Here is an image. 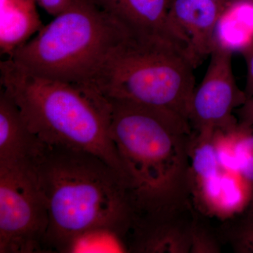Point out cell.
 Returning <instances> with one entry per match:
<instances>
[{
    "label": "cell",
    "instance_id": "obj_1",
    "mask_svg": "<svg viewBox=\"0 0 253 253\" xmlns=\"http://www.w3.org/2000/svg\"><path fill=\"white\" fill-rule=\"evenodd\" d=\"M108 101L110 135L130 183L133 219L166 222L193 214L189 121L168 110Z\"/></svg>",
    "mask_w": 253,
    "mask_h": 253
},
{
    "label": "cell",
    "instance_id": "obj_2",
    "mask_svg": "<svg viewBox=\"0 0 253 253\" xmlns=\"http://www.w3.org/2000/svg\"><path fill=\"white\" fill-rule=\"evenodd\" d=\"M34 166L49 211L46 253H61L75 236L96 228L126 239L133 211L123 173L91 153L44 142Z\"/></svg>",
    "mask_w": 253,
    "mask_h": 253
},
{
    "label": "cell",
    "instance_id": "obj_3",
    "mask_svg": "<svg viewBox=\"0 0 253 253\" xmlns=\"http://www.w3.org/2000/svg\"><path fill=\"white\" fill-rule=\"evenodd\" d=\"M0 83L42 141L96 155L129 181L110 135L109 101L94 88L36 76L8 58L0 63Z\"/></svg>",
    "mask_w": 253,
    "mask_h": 253
},
{
    "label": "cell",
    "instance_id": "obj_4",
    "mask_svg": "<svg viewBox=\"0 0 253 253\" xmlns=\"http://www.w3.org/2000/svg\"><path fill=\"white\" fill-rule=\"evenodd\" d=\"M194 69L172 42L126 32L105 60L91 87L106 99L168 110L188 120L196 88Z\"/></svg>",
    "mask_w": 253,
    "mask_h": 253
},
{
    "label": "cell",
    "instance_id": "obj_5",
    "mask_svg": "<svg viewBox=\"0 0 253 253\" xmlns=\"http://www.w3.org/2000/svg\"><path fill=\"white\" fill-rule=\"evenodd\" d=\"M126 33L94 0H73L67 9L7 58L36 76L91 86Z\"/></svg>",
    "mask_w": 253,
    "mask_h": 253
},
{
    "label": "cell",
    "instance_id": "obj_6",
    "mask_svg": "<svg viewBox=\"0 0 253 253\" xmlns=\"http://www.w3.org/2000/svg\"><path fill=\"white\" fill-rule=\"evenodd\" d=\"M49 223L34 165L0 164V253H46Z\"/></svg>",
    "mask_w": 253,
    "mask_h": 253
},
{
    "label": "cell",
    "instance_id": "obj_7",
    "mask_svg": "<svg viewBox=\"0 0 253 253\" xmlns=\"http://www.w3.org/2000/svg\"><path fill=\"white\" fill-rule=\"evenodd\" d=\"M232 53L214 49L204 79L196 86L190 102L188 121L197 133L226 131L238 124L235 111L247 99L236 83Z\"/></svg>",
    "mask_w": 253,
    "mask_h": 253
},
{
    "label": "cell",
    "instance_id": "obj_8",
    "mask_svg": "<svg viewBox=\"0 0 253 253\" xmlns=\"http://www.w3.org/2000/svg\"><path fill=\"white\" fill-rule=\"evenodd\" d=\"M224 6L213 0H170L169 33L194 68L215 49L214 32Z\"/></svg>",
    "mask_w": 253,
    "mask_h": 253
},
{
    "label": "cell",
    "instance_id": "obj_9",
    "mask_svg": "<svg viewBox=\"0 0 253 253\" xmlns=\"http://www.w3.org/2000/svg\"><path fill=\"white\" fill-rule=\"evenodd\" d=\"M214 133L193 131L190 145V188L194 209L212 219L215 215L226 170L218 158Z\"/></svg>",
    "mask_w": 253,
    "mask_h": 253
},
{
    "label": "cell",
    "instance_id": "obj_10",
    "mask_svg": "<svg viewBox=\"0 0 253 253\" xmlns=\"http://www.w3.org/2000/svg\"><path fill=\"white\" fill-rule=\"evenodd\" d=\"M94 1L105 13L129 34L165 38L179 47L168 28V15L170 0Z\"/></svg>",
    "mask_w": 253,
    "mask_h": 253
},
{
    "label": "cell",
    "instance_id": "obj_11",
    "mask_svg": "<svg viewBox=\"0 0 253 253\" xmlns=\"http://www.w3.org/2000/svg\"><path fill=\"white\" fill-rule=\"evenodd\" d=\"M43 142L23 121L13 100L0 90V164L33 165Z\"/></svg>",
    "mask_w": 253,
    "mask_h": 253
},
{
    "label": "cell",
    "instance_id": "obj_12",
    "mask_svg": "<svg viewBox=\"0 0 253 253\" xmlns=\"http://www.w3.org/2000/svg\"><path fill=\"white\" fill-rule=\"evenodd\" d=\"M36 0H0V51L9 57L43 27Z\"/></svg>",
    "mask_w": 253,
    "mask_h": 253
},
{
    "label": "cell",
    "instance_id": "obj_13",
    "mask_svg": "<svg viewBox=\"0 0 253 253\" xmlns=\"http://www.w3.org/2000/svg\"><path fill=\"white\" fill-rule=\"evenodd\" d=\"M215 49L244 54L253 47V0H231L223 8L214 32Z\"/></svg>",
    "mask_w": 253,
    "mask_h": 253
},
{
    "label": "cell",
    "instance_id": "obj_14",
    "mask_svg": "<svg viewBox=\"0 0 253 253\" xmlns=\"http://www.w3.org/2000/svg\"><path fill=\"white\" fill-rule=\"evenodd\" d=\"M61 253H127V251L122 234L108 228H96L75 236Z\"/></svg>",
    "mask_w": 253,
    "mask_h": 253
},
{
    "label": "cell",
    "instance_id": "obj_15",
    "mask_svg": "<svg viewBox=\"0 0 253 253\" xmlns=\"http://www.w3.org/2000/svg\"><path fill=\"white\" fill-rule=\"evenodd\" d=\"M217 229L223 246L237 253H253V206L220 221Z\"/></svg>",
    "mask_w": 253,
    "mask_h": 253
},
{
    "label": "cell",
    "instance_id": "obj_16",
    "mask_svg": "<svg viewBox=\"0 0 253 253\" xmlns=\"http://www.w3.org/2000/svg\"><path fill=\"white\" fill-rule=\"evenodd\" d=\"M226 134L232 151L234 172L244 179L253 193V126L239 123L226 131Z\"/></svg>",
    "mask_w": 253,
    "mask_h": 253
},
{
    "label": "cell",
    "instance_id": "obj_17",
    "mask_svg": "<svg viewBox=\"0 0 253 253\" xmlns=\"http://www.w3.org/2000/svg\"><path fill=\"white\" fill-rule=\"evenodd\" d=\"M211 218L196 211L193 224L191 253H219L221 243L217 226L212 225Z\"/></svg>",
    "mask_w": 253,
    "mask_h": 253
},
{
    "label": "cell",
    "instance_id": "obj_18",
    "mask_svg": "<svg viewBox=\"0 0 253 253\" xmlns=\"http://www.w3.org/2000/svg\"><path fill=\"white\" fill-rule=\"evenodd\" d=\"M72 1L73 0H36L38 5L54 17L67 9Z\"/></svg>",
    "mask_w": 253,
    "mask_h": 253
},
{
    "label": "cell",
    "instance_id": "obj_19",
    "mask_svg": "<svg viewBox=\"0 0 253 253\" xmlns=\"http://www.w3.org/2000/svg\"><path fill=\"white\" fill-rule=\"evenodd\" d=\"M235 116L241 124L253 126V96L248 98L244 104L236 110Z\"/></svg>",
    "mask_w": 253,
    "mask_h": 253
},
{
    "label": "cell",
    "instance_id": "obj_20",
    "mask_svg": "<svg viewBox=\"0 0 253 253\" xmlns=\"http://www.w3.org/2000/svg\"><path fill=\"white\" fill-rule=\"evenodd\" d=\"M243 55L247 65V78L244 91L248 99L253 96V47Z\"/></svg>",
    "mask_w": 253,
    "mask_h": 253
},
{
    "label": "cell",
    "instance_id": "obj_21",
    "mask_svg": "<svg viewBox=\"0 0 253 253\" xmlns=\"http://www.w3.org/2000/svg\"><path fill=\"white\" fill-rule=\"evenodd\" d=\"M213 1H216V2L219 3V4L222 5H226L227 3H229V1H231V0H213Z\"/></svg>",
    "mask_w": 253,
    "mask_h": 253
},
{
    "label": "cell",
    "instance_id": "obj_22",
    "mask_svg": "<svg viewBox=\"0 0 253 253\" xmlns=\"http://www.w3.org/2000/svg\"><path fill=\"white\" fill-rule=\"evenodd\" d=\"M251 206H253V200L252 203H251Z\"/></svg>",
    "mask_w": 253,
    "mask_h": 253
}]
</instances>
